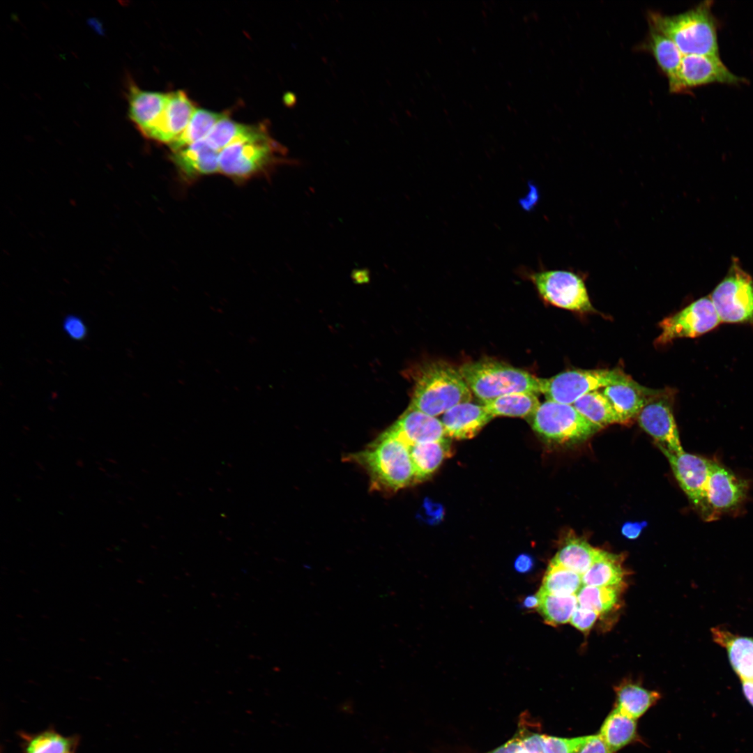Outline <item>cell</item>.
<instances>
[{
  "instance_id": "obj_1",
  "label": "cell",
  "mask_w": 753,
  "mask_h": 753,
  "mask_svg": "<svg viewBox=\"0 0 753 753\" xmlns=\"http://www.w3.org/2000/svg\"><path fill=\"white\" fill-rule=\"evenodd\" d=\"M347 459L367 471L373 490L391 493L415 483L408 446L387 429L364 450L349 454Z\"/></svg>"
},
{
  "instance_id": "obj_2",
  "label": "cell",
  "mask_w": 753,
  "mask_h": 753,
  "mask_svg": "<svg viewBox=\"0 0 753 753\" xmlns=\"http://www.w3.org/2000/svg\"><path fill=\"white\" fill-rule=\"evenodd\" d=\"M712 1H705L686 12L665 15L651 12V28L669 38L683 55L719 56L717 23L711 12Z\"/></svg>"
},
{
  "instance_id": "obj_3",
  "label": "cell",
  "mask_w": 753,
  "mask_h": 753,
  "mask_svg": "<svg viewBox=\"0 0 753 753\" xmlns=\"http://www.w3.org/2000/svg\"><path fill=\"white\" fill-rule=\"evenodd\" d=\"M471 399L472 393L459 369L436 361L418 370L409 407L436 417Z\"/></svg>"
},
{
  "instance_id": "obj_4",
  "label": "cell",
  "mask_w": 753,
  "mask_h": 753,
  "mask_svg": "<svg viewBox=\"0 0 753 753\" xmlns=\"http://www.w3.org/2000/svg\"><path fill=\"white\" fill-rule=\"evenodd\" d=\"M459 370L471 393L482 404L514 393H540V378L504 363L492 360L469 362Z\"/></svg>"
},
{
  "instance_id": "obj_5",
  "label": "cell",
  "mask_w": 753,
  "mask_h": 753,
  "mask_svg": "<svg viewBox=\"0 0 753 753\" xmlns=\"http://www.w3.org/2000/svg\"><path fill=\"white\" fill-rule=\"evenodd\" d=\"M285 149L264 128L220 151L219 172L235 178L248 177L271 165L285 162Z\"/></svg>"
},
{
  "instance_id": "obj_6",
  "label": "cell",
  "mask_w": 753,
  "mask_h": 753,
  "mask_svg": "<svg viewBox=\"0 0 753 753\" xmlns=\"http://www.w3.org/2000/svg\"><path fill=\"white\" fill-rule=\"evenodd\" d=\"M532 428L548 441L558 443L582 441L600 428L584 417L572 404L547 400L530 418Z\"/></svg>"
},
{
  "instance_id": "obj_7",
  "label": "cell",
  "mask_w": 753,
  "mask_h": 753,
  "mask_svg": "<svg viewBox=\"0 0 753 753\" xmlns=\"http://www.w3.org/2000/svg\"><path fill=\"white\" fill-rule=\"evenodd\" d=\"M632 381L620 369L569 370L551 378L540 379V393L547 400L572 404L588 393Z\"/></svg>"
},
{
  "instance_id": "obj_8",
  "label": "cell",
  "mask_w": 753,
  "mask_h": 753,
  "mask_svg": "<svg viewBox=\"0 0 753 753\" xmlns=\"http://www.w3.org/2000/svg\"><path fill=\"white\" fill-rule=\"evenodd\" d=\"M710 298L721 323L753 325V279L736 260Z\"/></svg>"
},
{
  "instance_id": "obj_9",
  "label": "cell",
  "mask_w": 753,
  "mask_h": 753,
  "mask_svg": "<svg viewBox=\"0 0 753 753\" xmlns=\"http://www.w3.org/2000/svg\"><path fill=\"white\" fill-rule=\"evenodd\" d=\"M528 277L541 297L552 305L578 312L594 310L584 280L565 270L533 272Z\"/></svg>"
},
{
  "instance_id": "obj_10",
  "label": "cell",
  "mask_w": 753,
  "mask_h": 753,
  "mask_svg": "<svg viewBox=\"0 0 753 753\" xmlns=\"http://www.w3.org/2000/svg\"><path fill=\"white\" fill-rule=\"evenodd\" d=\"M721 321L710 296L702 297L660 322L655 342L665 345L682 337H697L715 328Z\"/></svg>"
},
{
  "instance_id": "obj_11",
  "label": "cell",
  "mask_w": 753,
  "mask_h": 753,
  "mask_svg": "<svg viewBox=\"0 0 753 753\" xmlns=\"http://www.w3.org/2000/svg\"><path fill=\"white\" fill-rule=\"evenodd\" d=\"M667 458L680 487L701 518L712 522L705 487L712 459L685 451L674 453L660 449Z\"/></svg>"
},
{
  "instance_id": "obj_12",
  "label": "cell",
  "mask_w": 753,
  "mask_h": 753,
  "mask_svg": "<svg viewBox=\"0 0 753 753\" xmlns=\"http://www.w3.org/2000/svg\"><path fill=\"white\" fill-rule=\"evenodd\" d=\"M668 81L672 93L712 83L737 84L746 82L733 74L719 56L699 54L683 55L676 73Z\"/></svg>"
},
{
  "instance_id": "obj_13",
  "label": "cell",
  "mask_w": 753,
  "mask_h": 753,
  "mask_svg": "<svg viewBox=\"0 0 753 753\" xmlns=\"http://www.w3.org/2000/svg\"><path fill=\"white\" fill-rule=\"evenodd\" d=\"M748 489L745 480L713 460L705 487L712 521L740 508L747 498Z\"/></svg>"
},
{
  "instance_id": "obj_14",
  "label": "cell",
  "mask_w": 753,
  "mask_h": 753,
  "mask_svg": "<svg viewBox=\"0 0 753 753\" xmlns=\"http://www.w3.org/2000/svg\"><path fill=\"white\" fill-rule=\"evenodd\" d=\"M637 416L639 425L655 440L660 449L674 453L684 451L669 402H648Z\"/></svg>"
},
{
  "instance_id": "obj_15",
  "label": "cell",
  "mask_w": 753,
  "mask_h": 753,
  "mask_svg": "<svg viewBox=\"0 0 753 753\" xmlns=\"http://www.w3.org/2000/svg\"><path fill=\"white\" fill-rule=\"evenodd\" d=\"M195 109L183 91L167 93L165 109L146 137L171 144L185 130Z\"/></svg>"
},
{
  "instance_id": "obj_16",
  "label": "cell",
  "mask_w": 753,
  "mask_h": 753,
  "mask_svg": "<svg viewBox=\"0 0 753 753\" xmlns=\"http://www.w3.org/2000/svg\"><path fill=\"white\" fill-rule=\"evenodd\" d=\"M386 429L407 446L446 439L441 420L410 407Z\"/></svg>"
},
{
  "instance_id": "obj_17",
  "label": "cell",
  "mask_w": 753,
  "mask_h": 753,
  "mask_svg": "<svg viewBox=\"0 0 753 753\" xmlns=\"http://www.w3.org/2000/svg\"><path fill=\"white\" fill-rule=\"evenodd\" d=\"M493 418L483 404L467 402L446 411L441 421L446 436L468 439L478 434Z\"/></svg>"
},
{
  "instance_id": "obj_18",
  "label": "cell",
  "mask_w": 753,
  "mask_h": 753,
  "mask_svg": "<svg viewBox=\"0 0 753 753\" xmlns=\"http://www.w3.org/2000/svg\"><path fill=\"white\" fill-rule=\"evenodd\" d=\"M220 151L205 139L172 151V160L189 178L219 172Z\"/></svg>"
},
{
  "instance_id": "obj_19",
  "label": "cell",
  "mask_w": 753,
  "mask_h": 753,
  "mask_svg": "<svg viewBox=\"0 0 753 753\" xmlns=\"http://www.w3.org/2000/svg\"><path fill=\"white\" fill-rule=\"evenodd\" d=\"M167 93L144 91L130 84L128 92V114L131 121L146 137L160 117Z\"/></svg>"
},
{
  "instance_id": "obj_20",
  "label": "cell",
  "mask_w": 753,
  "mask_h": 753,
  "mask_svg": "<svg viewBox=\"0 0 753 753\" xmlns=\"http://www.w3.org/2000/svg\"><path fill=\"white\" fill-rule=\"evenodd\" d=\"M712 636L726 648L731 665L741 680L753 682V637L735 635L719 628L712 630Z\"/></svg>"
},
{
  "instance_id": "obj_21",
  "label": "cell",
  "mask_w": 753,
  "mask_h": 753,
  "mask_svg": "<svg viewBox=\"0 0 753 753\" xmlns=\"http://www.w3.org/2000/svg\"><path fill=\"white\" fill-rule=\"evenodd\" d=\"M602 392L625 423L638 416L648 402L644 393L649 391L633 380L607 386Z\"/></svg>"
},
{
  "instance_id": "obj_22",
  "label": "cell",
  "mask_w": 753,
  "mask_h": 753,
  "mask_svg": "<svg viewBox=\"0 0 753 753\" xmlns=\"http://www.w3.org/2000/svg\"><path fill=\"white\" fill-rule=\"evenodd\" d=\"M446 439L416 443L408 446L415 473V483L427 479L450 456V446Z\"/></svg>"
},
{
  "instance_id": "obj_23",
  "label": "cell",
  "mask_w": 753,
  "mask_h": 753,
  "mask_svg": "<svg viewBox=\"0 0 753 753\" xmlns=\"http://www.w3.org/2000/svg\"><path fill=\"white\" fill-rule=\"evenodd\" d=\"M636 720L615 708L604 721L598 735L609 753L629 744L636 736Z\"/></svg>"
},
{
  "instance_id": "obj_24",
  "label": "cell",
  "mask_w": 753,
  "mask_h": 753,
  "mask_svg": "<svg viewBox=\"0 0 753 753\" xmlns=\"http://www.w3.org/2000/svg\"><path fill=\"white\" fill-rule=\"evenodd\" d=\"M623 557L602 550L600 556L582 575L583 585L616 586L622 585L625 570Z\"/></svg>"
},
{
  "instance_id": "obj_25",
  "label": "cell",
  "mask_w": 753,
  "mask_h": 753,
  "mask_svg": "<svg viewBox=\"0 0 753 753\" xmlns=\"http://www.w3.org/2000/svg\"><path fill=\"white\" fill-rule=\"evenodd\" d=\"M602 550L593 547L586 541L572 537L563 543L552 561L582 576L598 558Z\"/></svg>"
},
{
  "instance_id": "obj_26",
  "label": "cell",
  "mask_w": 753,
  "mask_h": 753,
  "mask_svg": "<svg viewBox=\"0 0 753 753\" xmlns=\"http://www.w3.org/2000/svg\"><path fill=\"white\" fill-rule=\"evenodd\" d=\"M23 753H70L77 746V736H66L48 729L36 733H21Z\"/></svg>"
},
{
  "instance_id": "obj_27",
  "label": "cell",
  "mask_w": 753,
  "mask_h": 753,
  "mask_svg": "<svg viewBox=\"0 0 753 753\" xmlns=\"http://www.w3.org/2000/svg\"><path fill=\"white\" fill-rule=\"evenodd\" d=\"M487 411L495 416L531 418L540 405L536 394L514 393L505 395L485 404Z\"/></svg>"
},
{
  "instance_id": "obj_28",
  "label": "cell",
  "mask_w": 753,
  "mask_h": 753,
  "mask_svg": "<svg viewBox=\"0 0 753 753\" xmlns=\"http://www.w3.org/2000/svg\"><path fill=\"white\" fill-rule=\"evenodd\" d=\"M572 405L584 417L600 429L609 425L625 423L599 390L586 393Z\"/></svg>"
},
{
  "instance_id": "obj_29",
  "label": "cell",
  "mask_w": 753,
  "mask_h": 753,
  "mask_svg": "<svg viewBox=\"0 0 753 753\" xmlns=\"http://www.w3.org/2000/svg\"><path fill=\"white\" fill-rule=\"evenodd\" d=\"M616 707L634 720L638 719L660 698V694L632 683H623L615 688Z\"/></svg>"
},
{
  "instance_id": "obj_30",
  "label": "cell",
  "mask_w": 753,
  "mask_h": 753,
  "mask_svg": "<svg viewBox=\"0 0 753 753\" xmlns=\"http://www.w3.org/2000/svg\"><path fill=\"white\" fill-rule=\"evenodd\" d=\"M518 735L528 753H577L589 738L587 736L566 738L528 732H519Z\"/></svg>"
},
{
  "instance_id": "obj_31",
  "label": "cell",
  "mask_w": 753,
  "mask_h": 753,
  "mask_svg": "<svg viewBox=\"0 0 753 753\" xmlns=\"http://www.w3.org/2000/svg\"><path fill=\"white\" fill-rule=\"evenodd\" d=\"M643 47L653 55L668 79L676 73L683 55L673 40L651 28Z\"/></svg>"
},
{
  "instance_id": "obj_32",
  "label": "cell",
  "mask_w": 753,
  "mask_h": 753,
  "mask_svg": "<svg viewBox=\"0 0 753 753\" xmlns=\"http://www.w3.org/2000/svg\"><path fill=\"white\" fill-rule=\"evenodd\" d=\"M538 610L545 622L552 626L567 623L578 604L577 595L557 596L540 588Z\"/></svg>"
},
{
  "instance_id": "obj_33",
  "label": "cell",
  "mask_w": 753,
  "mask_h": 753,
  "mask_svg": "<svg viewBox=\"0 0 753 753\" xmlns=\"http://www.w3.org/2000/svg\"><path fill=\"white\" fill-rule=\"evenodd\" d=\"M582 586L581 575L551 561L540 588L554 595L570 596L577 595Z\"/></svg>"
},
{
  "instance_id": "obj_34",
  "label": "cell",
  "mask_w": 753,
  "mask_h": 753,
  "mask_svg": "<svg viewBox=\"0 0 753 753\" xmlns=\"http://www.w3.org/2000/svg\"><path fill=\"white\" fill-rule=\"evenodd\" d=\"M225 115L203 109H196L183 133L169 146L177 150L200 140L206 139L215 125Z\"/></svg>"
},
{
  "instance_id": "obj_35",
  "label": "cell",
  "mask_w": 753,
  "mask_h": 753,
  "mask_svg": "<svg viewBox=\"0 0 753 753\" xmlns=\"http://www.w3.org/2000/svg\"><path fill=\"white\" fill-rule=\"evenodd\" d=\"M622 585L593 586L583 585L577 594L578 604L597 614H605L616 606Z\"/></svg>"
},
{
  "instance_id": "obj_36",
  "label": "cell",
  "mask_w": 753,
  "mask_h": 753,
  "mask_svg": "<svg viewBox=\"0 0 753 753\" xmlns=\"http://www.w3.org/2000/svg\"><path fill=\"white\" fill-rule=\"evenodd\" d=\"M261 129L235 122L224 116L215 125L206 139L213 148L220 151L235 142L254 135Z\"/></svg>"
},
{
  "instance_id": "obj_37",
  "label": "cell",
  "mask_w": 753,
  "mask_h": 753,
  "mask_svg": "<svg viewBox=\"0 0 753 753\" xmlns=\"http://www.w3.org/2000/svg\"><path fill=\"white\" fill-rule=\"evenodd\" d=\"M598 616L596 612L577 604L570 622L577 630L587 634L594 625Z\"/></svg>"
},
{
  "instance_id": "obj_38",
  "label": "cell",
  "mask_w": 753,
  "mask_h": 753,
  "mask_svg": "<svg viewBox=\"0 0 753 753\" xmlns=\"http://www.w3.org/2000/svg\"><path fill=\"white\" fill-rule=\"evenodd\" d=\"M63 328L66 333L74 340H82L87 334V328L84 321L75 315H68L64 319Z\"/></svg>"
},
{
  "instance_id": "obj_39",
  "label": "cell",
  "mask_w": 753,
  "mask_h": 753,
  "mask_svg": "<svg viewBox=\"0 0 753 753\" xmlns=\"http://www.w3.org/2000/svg\"><path fill=\"white\" fill-rule=\"evenodd\" d=\"M577 753H609L598 734L589 736L586 744Z\"/></svg>"
},
{
  "instance_id": "obj_40",
  "label": "cell",
  "mask_w": 753,
  "mask_h": 753,
  "mask_svg": "<svg viewBox=\"0 0 753 753\" xmlns=\"http://www.w3.org/2000/svg\"><path fill=\"white\" fill-rule=\"evenodd\" d=\"M487 753H528L522 746L518 734L503 745Z\"/></svg>"
},
{
  "instance_id": "obj_41",
  "label": "cell",
  "mask_w": 753,
  "mask_h": 753,
  "mask_svg": "<svg viewBox=\"0 0 753 753\" xmlns=\"http://www.w3.org/2000/svg\"><path fill=\"white\" fill-rule=\"evenodd\" d=\"M644 526L638 522L625 523L622 527V533L629 539H635L641 533Z\"/></svg>"
},
{
  "instance_id": "obj_42",
  "label": "cell",
  "mask_w": 753,
  "mask_h": 753,
  "mask_svg": "<svg viewBox=\"0 0 753 753\" xmlns=\"http://www.w3.org/2000/svg\"><path fill=\"white\" fill-rule=\"evenodd\" d=\"M532 558L526 555H519L515 562V569L520 572H526L528 571L533 566Z\"/></svg>"
},
{
  "instance_id": "obj_43",
  "label": "cell",
  "mask_w": 753,
  "mask_h": 753,
  "mask_svg": "<svg viewBox=\"0 0 753 753\" xmlns=\"http://www.w3.org/2000/svg\"><path fill=\"white\" fill-rule=\"evenodd\" d=\"M744 694L749 702L753 706V682L742 681Z\"/></svg>"
},
{
  "instance_id": "obj_44",
  "label": "cell",
  "mask_w": 753,
  "mask_h": 753,
  "mask_svg": "<svg viewBox=\"0 0 753 753\" xmlns=\"http://www.w3.org/2000/svg\"><path fill=\"white\" fill-rule=\"evenodd\" d=\"M524 604L526 608H535L538 606V598L537 595L528 596L524 601Z\"/></svg>"
},
{
  "instance_id": "obj_45",
  "label": "cell",
  "mask_w": 753,
  "mask_h": 753,
  "mask_svg": "<svg viewBox=\"0 0 753 753\" xmlns=\"http://www.w3.org/2000/svg\"><path fill=\"white\" fill-rule=\"evenodd\" d=\"M70 753H75V752H70Z\"/></svg>"
}]
</instances>
